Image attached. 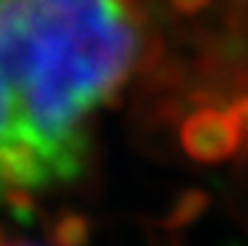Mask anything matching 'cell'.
I'll return each mask as SVG.
<instances>
[{
    "label": "cell",
    "instance_id": "obj_1",
    "mask_svg": "<svg viewBox=\"0 0 248 246\" xmlns=\"http://www.w3.org/2000/svg\"><path fill=\"white\" fill-rule=\"evenodd\" d=\"M138 48L129 0H0V196L77 178Z\"/></svg>",
    "mask_w": 248,
    "mask_h": 246
},
{
    "label": "cell",
    "instance_id": "obj_2",
    "mask_svg": "<svg viewBox=\"0 0 248 246\" xmlns=\"http://www.w3.org/2000/svg\"><path fill=\"white\" fill-rule=\"evenodd\" d=\"M240 143H243L240 127L235 125L227 109H201L182 122V148L196 162H224L235 156Z\"/></svg>",
    "mask_w": 248,
    "mask_h": 246
},
{
    "label": "cell",
    "instance_id": "obj_3",
    "mask_svg": "<svg viewBox=\"0 0 248 246\" xmlns=\"http://www.w3.org/2000/svg\"><path fill=\"white\" fill-rule=\"evenodd\" d=\"M227 111L232 114L235 125L240 127V135H243V138H248V96L238 98V101H235V103H232V106H230Z\"/></svg>",
    "mask_w": 248,
    "mask_h": 246
},
{
    "label": "cell",
    "instance_id": "obj_4",
    "mask_svg": "<svg viewBox=\"0 0 248 246\" xmlns=\"http://www.w3.org/2000/svg\"><path fill=\"white\" fill-rule=\"evenodd\" d=\"M174 3V8H180V11H185V14H193V11H198V8H203L209 0H172Z\"/></svg>",
    "mask_w": 248,
    "mask_h": 246
},
{
    "label": "cell",
    "instance_id": "obj_5",
    "mask_svg": "<svg viewBox=\"0 0 248 246\" xmlns=\"http://www.w3.org/2000/svg\"><path fill=\"white\" fill-rule=\"evenodd\" d=\"M19 246H29V244H19Z\"/></svg>",
    "mask_w": 248,
    "mask_h": 246
}]
</instances>
